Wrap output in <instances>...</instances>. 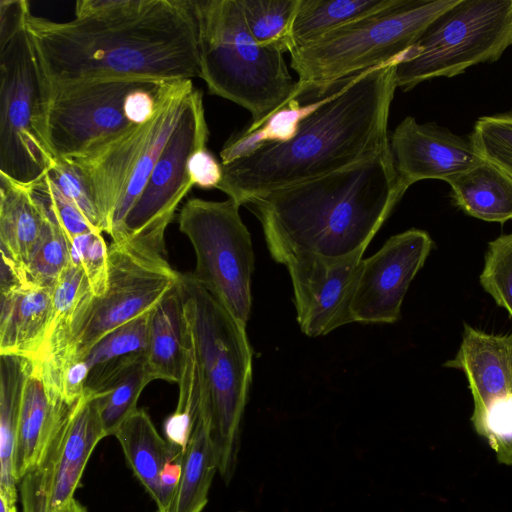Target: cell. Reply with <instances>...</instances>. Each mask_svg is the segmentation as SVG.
<instances>
[{
  "label": "cell",
  "instance_id": "cell-17",
  "mask_svg": "<svg viewBox=\"0 0 512 512\" xmlns=\"http://www.w3.org/2000/svg\"><path fill=\"white\" fill-rule=\"evenodd\" d=\"M76 404L64 398L47 361H30L14 448V476L18 483L40 464L53 436Z\"/></svg>",
  "mask_w": 512,
  "mask_h": 512
},
{
  "label": "cell",
  "instance_id": "cell-23",
  "mask_svg": "<svg viewBox=\"0 0 512 512\" xmlns=\"http://www.w3.org/2000/svg\"><path fill=\"white\" fill-rule=\"evenodd\" d=\"M145 359L152 381L180 382L186 360V321L178 282L151 311Z\"/></svg>",
  "mask_w": 512,
  "mask_h": 512
},
{
  "label": "cell",
  "instance_id": "cell-11",
  "mask_svg": "<svg viewBox=\"0 0 512 512\" xmlns=\"http://www.w3.org/2000/svg\"><path fill=\"white\" fill-rule=\"evenodd\" d=\"M239 208L229 197L224 201L191 198L182 207L178 223L195 251L192 275L246 327L255 258Z\"/></svg>",
  "mask_w": 512,
  "mask_h": 512
},
{
  "label": "cell",
  "instance_id": "cell-22",
  "mask_svg": "<svg viewBox=\"0 0 512 512\" xmlns=\"http://www.w3.org/2000/svg\"><path fill=\"white\" fill-rule=\"evenodd\" d=\"M46 214L30 187L0 174L1 261L20 276L42 237Z\"/></svg>",
  "mask_w": 512,
  "mask_h": 512
},
{
  "label": "cell",
  "instance_id": "cell-8",
  "mask_svg": "<svg viewBox=\"0 0 512 512\" xmlns=\"http://www.w3.org/2000/svg\"><path fill=\"white\" fill-rule=\"evenodd\" d=\"M49 81L26 25L0 37V174L30 187L54 157L46 140Z\"/></svg>",
  "mask_w": 512,
  "mask_h": 512
},
{
  "label": "cell",
  "instance_id": "cell-41",
  "mask_svg": "<svg viewBox=\"0 0 512 512\" xmlns=\"http://www.w3.org/2000/svg\"><path fill=\"white\" fill-rule=\"evenodd\" d=\"M188 174L194 186L218 188L223 178V166L207 147L196 150L188 160Z\"/></svg>",
  "mask_w": 512,
  "mask_h": 512
},
{
  "label": "cell",
  "instance_id": "cell-10",
  "mask_svg": "<svg viewBox=\"0 0 512 512\" xmlns=\"http://www.w3.org/2000/svg\"><path fill=\"white\" fill-rule=\"evenodd\" d=\"M178 279L164 255L125 238L112 240L106 291L81 306L62 348L49 361L81 357L107 333L153 310Z\"/></svg>",
  "mask_w": 512,
  "mask_h": 512
},
{
  "label": "cell",
  "instance_id": "cell-24",
  "mask_svg": "<svg viewBox=\"0 0 512 512\" xmlns=\"http://www.w3.org/2000/svg\"><path fill=\"white\" fill-rule=\"evenodd\" d=\"M455 205L474 218L504 223L512 220V178L482 161L446 181Z\"/></svg>",
  "mask_w": 512,
  "mask_h": 512
},
{
  "label": "cell",
  "instance_id": "cell-15",
  "mask_svg": "<svg viewBox=\"0 0 512 512\" xmlns=\"http://www.w3.org/2000/svg\"><path fill=\"white\" fill-rule=\"evenodd\" d=\"M365 250L342 257L299 255L286 262L297 322L305 335L323 336L353 323L351 301Z\"/></svg>",
  "mask_w": 512,
  "mask_h": 512
},
{
  "label": "cell",
  "instance_id": "cell-30",
  "mask_svg": "<svg viewBox=\"0 0 512 512\" xmlns=\"http://www.w3.org/2000/svg\"><path fill=\"white\" fill-rule=\"evenodd\" d=\"M145 356L114 375L96 393L107 436H114L120 425L137 409L141 392L152 381Z\"/></svg>",
  "mask_w": 512,
  "mask_h": 512
},
{
  "label": "cell",
  "instance_id": "cell-13",
  "mask_svg": "<svg viewBox=\"0 0 512 512\" xmlns=\"http://www.w3.org/2000/svg\"><path fill=\"white\" fill-rule=\"evenodd\" d=\"M149 82L155 81L111 78L49 84L45 127L53 157L82 155L132 126L125 99Z\"/></svg>",
  "mask_w": 512,
  "mask_h": 512
},
{
  "label": "cell",
  "instance_id": "cell-29",
  "mask_svg": "<svg viewBox=\"0 0 512 512\" xmlns=\"http://www.w3.org/2000/svg\"><path fill=\"white\" fill-rule=\"evenodd\" d=\"M329 92L320 98L312 96L303 101L292 100L257 128H245L232 135L220 151L221 163L228 164L246 157L266 144L289 141L296 135L302 121L324 103Z\"/></svg>",
  "mask_w": 512,
  "mask_h": 512
},
{
  "label": "cell",
  "instance_id": "cell-7",
  "mask_svg": "<svg viewBox=\"0 0 512 512\" xmlns=\"http://www.w3.org/2000/svg\"><path fill=\"white\" fill-rule=\"evenodd\" d=\"M195 89L191 79L162 82L155 113L148 122L132 125L82 155L66 157L86 180L103 231L112 239L120 234Z\"/></svg>",
  "mask_w": 512,
  "mask_h": 512
},
{
  "label": "cell",
  "instance_id": "cell-32",
  "mask_svg": "<svg viewBox=\"0 0 512 512\" xmlns=\"http://www.w3.org/2000/svg\"><path fill=\"white\" fill-rule=\"evenodd\" d=\"M91 295L93 293L85 273L70 262L52 287L53 317L46 360L60 351L71 323Z\"/></svg>",
  "mask_w": 512,
  "mask_h": 512
},
{
  "label": "cell",
  "instance_id": "cell-33",
  "mask_svg": "<svg viewBox=\"0 0 512 512\" xmlns=\"http://www.w3.org/2000/svg\"><path fill=\"white\" fill-rule=\"evenodd\" d=\"M69 263V241L57 223L46 214L42 237L21 272L22 281L52 288Z\"/></svg>",
  "mask_w": 512,
  "mask_h": 512
},
{
  "label": "cell",
  "instance_id": "cell-35",
  "mask_svg": "<svg viewBox=\"0 0 512 512\" xmlns=\"http://www.w3.org/2000/svg\"><path fill=\"white\" fill-rule=\"evenodd\" d=\"M479 281L495 303L512 318V233L489 242Z\"/></svg>",
  "mask_w": 512,
  "mask_h": 512
},
{
  "label": "cell",
  "instance_id": "cell-6",
  "mask_svg": "<svg viewBox=\"0 0 512 512\" xmlns=\"http://www.w3.org/2000/svg\"><path fill=\"white\" fill-rule=\"evenodd\" d=\"M459 0H398L377 14L291 50L297 86L292 100L323 97L342 81L410 49Z\"/></svg>",
  "mask_w": 512,
  "mask_h": 512
},
{
  "label": "cell",
  "instance_id": "cell-31",
  "mask_svg": "<svg viewBox=\"0 0 512 512\" xmlns=\"http://www.w3.org/2000/svg\"><path fill=\"white\" fill-rule=\"evenodd\" d=\"M300 0H237L256 42L282 53L293 48L292 26Z\"/></svg>",
  "mask_w": 512,
  "mask_h": 512
},
{
  "label": "cell",
  "instance_id": "cell-28",
  "mask_svg": "<svg viewBox=\"0 0 512 512\" xmlns=\"http://www.w3.org/2000/svg\"><path fill=\"white\" fill-rule=\"evenodd\" d=\"M216 471L209 428L204 418L198 415L183 453L181 477L167 512H202Z\"/></svg>",
  "mask_w": 512,
  "mask_h": 512
},
{
  "label": "cell",
  "instance_id": "cell-21",
  "mask_svg": "<svg viewBox=\"0 0 512 512\" xmlns=\"http://www.w3.org/2000/svg\"><path fill=\"white\" fill-rule=\"evenodd\" d=\"M107 437L96 394H84L63 426L49 477L47 512H60L73 498L86 464Z\"/></svg>",
  "mask_w": 512,
  "mask_h": 512
},
{
  "label": "cell",
  "instance_id": "cell-1",
  "mask_svg": "<svg viewBox=\"0 0 512 512\" xmlns=\"http://www.w3.org/2000/svg\"><path fill=\"white\" fill-rule=\"evenodd\" d=\"M26 28L49 84L200 77L190 0H79L73 20L30 14Z\"/></svg>",
  "mask_w": 512,
  "mask_h": 512
},
{
  "label": "cell",
  "instance_id": "cell-20",
  "mask_svg": "<svg viewBox=\"0 0 512 512\" xmlns=\"http://www.w3.org/2000/svg\"><path fill=\"white\" fill-rule=\"evenodd\" d=\"M0 355L46 360L52 326V288L29 282L0 287Z\"/></svg>",
  "mask_w": 512,
  "mask_h": 512
},
{
  "label": "cell",
  "instance_id": "cell-12",
  "mask_svg": "<svg viewBox=\"0 0 512 512\" xmlns=\"http://www.w3.org/2000/svg\"><path fill=\"white\" fill-rule=\"evenodd\" d=\"M208 137L202 91L195 89L144 189L128 212L120 234L112 240L125 238L165 255V231L179 203L194 187L188 174V160L196 150L207 147Z\"/></svg>",
  "mask_w": 512,
  "mask_h": 512
},
{
  "label": "cell",
  "instance_id": "cell-34",
  "mask_svg": "<svg viewBox=\"0 0 512 512\" xmlns=\"http://www.w3.org/2000/svg\"><path fill=\"white\" fill-rule=\"evenodd\" d=\"M469 138L484 161L512 178V111L480 117Z\"/></svg>",
  "mask_w": 512,
  "mask_h": 512
},
{
  "label": "cell",
  "instance_id": "cell-2",
  "mask_svg": "<svg viewBox=\"0 0 512 512\" xmlns=\"http://www.w3.org/2000/svg\"><path fill=\"white\" fill-rule=\"evenodd\" d=\"M404 54L335 86L287 142L266 144L223 166L217 189L240 206L389 150L388 118Z\"/></svg>",
  "mask_w": 512,
  "mask_h": 512
},
{
  "label": "cell",
  "instance_id": "cell-25",
  "mask_svg": "<svg viewBox=\"0 0 512 512\" xmlns=\"http://www.w3.org/2000/svg\"><path fill=\"white\" fill-rule=\"evenodd\" d=\"M151 311L107 333L77 358L89 372L85 394L98 393L114 375L146 355Z\"/></svg>",
  "mask_w": 512,
  "mask_h": 512
},
{
  "label": "cell",
  "instance_id": "cell-14",
  "mask_svg": "<svg viewBox=\"0 0 512 512\" xmlns=\"http://www.w3.org/2000/svg\"><path fill=\"white\" fill-rule=\"evenodd\" d=\"M433 248L430 235L411 228L391 236L362 259L351 301L353 322L395 323L408 287Z\"/></svg>",
  "mask_w": 512,
  "mask_h": 512
},
{
  "label": "cell",
  "instance_id": "cell-37",
  "mask_svg": "<svg viewBox=\"0 0 512 512\" xmlns=\"http://www.w3.org/2000/svg\"><path fill=\"white\" fill-rule=\"evenodd\" d=\"M102 233L92 230L69 242L70 262L83 270L94 296H101L108 284L109 246Z\"/></svg>",
  "mask_w": 512,
  "mask_h": 512
},
{
  "label": "cell",
  "instance_id": "cell-43",
  "mask_svg": "<svg viewBox=\"0 0 512 512\" xmlns=\"http://www.w3.org/2000/svg\"><path fill=\"white\" fill-rule=\"evenodd\" d=\"M0 512H17L16 505L9 504L3 497L0 496Z\"/></svg>",
  "mask_w": 512,
  "mask_h": 512
},
{
  "label": "cell",
  "instance_id": "cell-38",
  "mask_svg": "<svg viewBox=\"0 0 512 512\" xmlns=\"http://www.w3.org/2000/svg\"><path fill=\"white\" fill-rule=\"evenodd\" d=\"M30 190L45 213L61 228L69 242L79 235L98 230L59 192L46 175L30 186Z\"/></svg>",
  "mask_w": 512,
  "mask_h": 512
},
{
  "label": "cell",
  "instance_id": "cell-18",
  "mask_svg": "<svg viewBox=\"0 0 512 512\" xmlns=\"http://www.w3.org/2000/svg\"><path fill=\"white\" fill-rule=\"evenodd\" d=\"M114 436L128 466L155 502V512H167L181 477L183 451L160 436L144 409L137 408Z\"/></svg>",
  "mask_w": 512,
  "mask_h": 512
},
{
  "label": "cell",
  "instance_id": "cell-36",
  "mask_svg": "<svg viewBox=\"0 0 512 512\" xmlns=\"http://www.w3.org/2000/svg\"><path fill=\"white\" fill-rule=\"evenodd\" d=\"M45 175L96 229L104 232L92 192L74 163L67 158H54Z\"/></svg>",
  "mask_w": 512,
  "mask_h": 512
},
{
  "label": "cell",
  "instance_id": "cell-26",
  "mask_svg": "<svg viewBox=\"0 0 512 512\" xmlns=\"http://www.w3.org/2000/svg\"><path fill=\"white\" fill-rule=\"evenodd\" d=\"M30 359L0 355V496L16 505L14 448L20 403Z\"/></svg>",
  "mask_w": 512,
  "mask_h": 512
},
{
  "label": "cell",
  "instance_id": "cell-39",
  "mask_svg": "<svg viewBox=\"0 0 512 512\" xmlns=\"http://www.w3.org/2000/svg\"><path fill=\"white\" fill-rule=\"evenodd\" d=\"M480 435L488 439L500 463L512 464V394L491 403L486 411Z\"/></svg>",
  "mask_w": 512,
  "mask_h": 512
},
{
  "label": "cell",
  "instance_id": "cell-5",
  "mask_svg": "<svg viewBox=\"0 0 512 512\" xmlns=\"http://www.w3.org/2000/svg\"><path fill=\"white\" fill-rule=\"evenodd\" d=\"M190 4L197 23L200 78L211 94L247 109L252 121L246 128H257L287 105L296 89L283 53L256 42L237 0Z\"/></svg>",
  "mask_w": 512,
  "mask_h": 512
},
{
  "label": "cell",
  "instance_id": "cell-27",
  "mask_svg": "<svg viewBox=\"0 0 512 512\" xmlns=\"http://www.w3.org/2000/svg\"><path fill=\"white\" fill-rule=\"evenodd\" d=\"M398 0H300L292 26L293 49L394 6Z\"/></svg>",
  "mask_w": 512,
  "mask_h": 512
},
{
  "label": "cell",
  "instance_id": "cell-42",
  "mask_svg": "<svg viewBox=\"0 0 512 512\" xmlns=\"http://www.w3.org/2000/svg\"><path fill=\"white\" fill-rule=\"evenodd\" d=\"M60 512H88L87 509L73 498Z\"/></svg>",
  "mask_w": 512,
  "mask_h": 512
},
{
  "label": "cell",
  "instance_id": "cell-40",
  "mask_svg": "<svg viewBox=\"0 0 512 512\" xmlns=\"http://www.w3.org/2000/svg\"><path fill=\"white\" fill-rule=\"evenodd\" d=\"M53 453L47 450L40 464L20 481L22 512H47Z\"/></svg>",
  "mask_w": 512,
  "mask_h": 512
},
{
  "label": "cell",
  "instance_id": "cell-16",
  "mask_svg": "<svg viewBox=\"0 0 512 512\" xmlns=\"http://www.w3.org/2000/svg\"><path fill=\"white\" fill-rule=\"evenodd\" d=\"M389 148L401 187L425 179H448L478 165L469 137L456 135L433 123L421 124L405 117L389 134Z\"/></svg>",
  "mask_w": 512,
  "mask_h": 512
},
{
  "label": "cell",
  "instance_id": "cell-9",
  "mask_svg": "<svg viewBox=\"0 0 512 512\" xmlns=\"http://www.w3.org/2000/svg\"><path fill=\"white\" fill-rule=\"evenodd\" d=\"M512 45V0H459L440 15L397 64V88L497 61Z\"/></svg>",
  "mask_w": 512,
  "mask_h": 512
},
{
  "label": "cell",
  "instance_id": "cell-4",
  "mask_svg": "<svg viewBox=\"0 0 512 512\" xmlns=\"http://www.w3.org/2000/svg\"><path fill=\"white\" fill-rule=\"evenodd\" d=\"M178 286L186 321V360L180 382L197 398L218 472L228 483L236 467L252 379V350L246 327L192 273L179 272Z\"/></svg>",
  "mask_w": 512,
  "mask_h": 512
},
{
  "label": "cell",
  "instance_id": "cell-19",
  "mask_svg": "<svg viewBox=\"0 0 512 512\" xmlns=\"http://www.w3.org/2000/svg\"><path fill=\"white\" fill-rule=\"evenodd\" d=\"M444 366L464 372L474 402L471 421L480 434L491 403L512 394V334H488L464 324L459 350Z\"/></svg>",
  "mask_w": 512,
  "mask_h": 512
},
{
  "label": "cell",
  "instance_id": "cell-3",
  "mask_svg": "<svg viewBox=\"0 0 512 512\" xmlns=\"http://www.w3.org/2000/svg\"><path fill=\"white\" fill-rule=\"evenodd\" d=\"M389 150L273 191L246 206L261 223L272 259L342 257L367 248L405 194Z\"/></svg>",
  "mask_w": 512,
  "mask_h": 512
}]
</instances>
